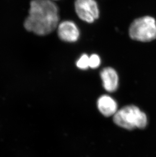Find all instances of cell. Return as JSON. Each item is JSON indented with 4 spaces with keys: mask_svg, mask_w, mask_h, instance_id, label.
Masks as SVG:
<instances>
[{
    "mask_svg": "<svg viewBox=\"0 0 156 157\" xmlns=\"http://www.w3.org/2000/svg\"><path fill=\"white\" fill-rule=\"evenodd\" d=\"M59 20L58 8L54 2L51 0H32L24 27L35 34L46 35L58 28Z\"/></svg>",
    "mask_w": 156,
    "mask_h": 157,
    "instance_id": "6da1fadb",
    "label": "cell"
},
{
    "mask_svg": "<svg viewBox=\"0 0 156 157\" xmlns=\"http://www.w3.org/2000/svg\"><path fill=\"white\" fill-rule=\"evenodd\" d=\"M113 120L117 125L128 130L136 128L143 129L147 123L146 114L134 105L126 106L118 110L113 116Z\"/></svg>",
    "mask_w": 156,
    "mask_h": 157,
    "instance_id": "7a4b0ae2",
    "label": "cell"
},
{
    "mask_svg": "<svg viewBox=\"0 0 156 157\" xmlns=\"http://www.w3.org/2000/svg\"><path fill=\"white\" fill-rule=\"evenodd\" d=\"M130 37L133 40L148 42L156 39V21L150 16L135 19L129 29Z\"/></svg>",
    "mask_w": 156,
    "mask_h": 157,
    "instance_id": "3957f363",
    "label": "cell"
},
{
    "mask_svg": "<svg viewBox=\"0 0 156 157\" xmlns=\"http://www.w3.org/2000/svg\"><path fill=\"white\" fill-rule=\"evenodd\" d=\"M76 12L82 21L92 23L99 17V11L95 0H76Z\"/></svg>",
    "mask_w": 156,
    "mask_h": 157,
    "instance_id": "277c9868",
    "label": "cell"
},
{
    "mask_svg": "<svg viewBox=\"0 0 156 157\" xmlns=\"http://www.w3.org/2000/svg\"><path fill=\"white\" fill-rule=\"evenodd\" d=\"M58 35L63 41L74 42L79 38L80 32L77 25L72 21H64L58 27Z\"/></svg>",
    "mask_w": 156,
    "mask_h": 157,
    "instance_id": "5b68a950",
    "label": "cell"
},
{
    "mask_svg": "<svg viewBox=\"0 0 156 157\" xmlns=\"http://www.w3.org/2000/svg\"><path fill=\"white\" fill-rule=\"evenodd\" d=\"M100 77L103 87L109 92H113L117 90L119 85L118 74L114 69L106 67L100 72Z\"/></svg>",
    "mask_w": 156,
    "mask_h": 157,
    "instance_id": "8992f818",
    "label": "cell"
},
{
    "mask_svg": "<svg viewBox=\"0 0 156 157\" xmlns=\"http://www.w3.org/2000/svg\"><path fill=\"white\" fill-rule=\"evenodd\" d=\"M97 104L99 111L106 117L114 116L118 111V105L116 102L108 95L100 97L97 101Z\"/></svg>",
    "mask_w": 156,
    "mask_h": 157,
    "instance_id": "52a82bcc",
    "label": "cell"
},
{
    "mask_svg": "<svg viewBox=\"0 0 156 157\" xmlns=\"http://www.w3.org/2000/svg\"><path fill=\"white\" fill-rule=\"evenodd\" d=\"M78 68L86 70L89 67V56L86 54H83L78 59L76 63Z\"/></svg>",
    "mask_w": 156,
    "mask_h": 157,
    "instance_id": "ba28073f",
    "label": "cell"
},
{
    "mask_svg": "<svg viewBox=\"0 0 156 157\" xmlns=\"http://www.w3.org/2000/svg\"><path fill=\"white\" fill-rule=\"evenodd\" d=\"M101 59L98 55L93 54L89 56V67L92 69H96L100 66Z\"/></svg>",
    "mask_w": 156,
    "mask_h": 157,
    "instance_id": "9c48e42d",
    "label": "cell"
}]
</instances>
